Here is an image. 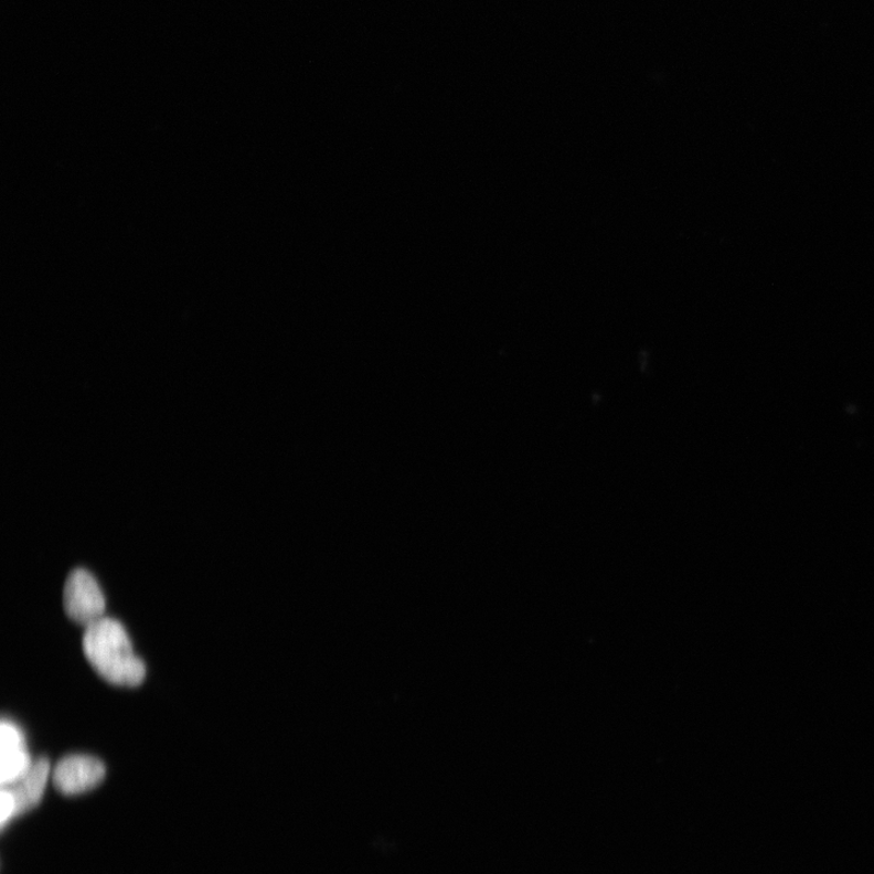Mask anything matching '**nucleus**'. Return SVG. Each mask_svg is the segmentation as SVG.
I'll return each instance as SVG.
<instances>
[{
  "label": "nucleus",
  "instance_id": "nucleus-5",
  "mask_svg": "<svg viewBox=\"0 0 874 874\" xmlns=\"http://www.w3.org/2000/svg\"><path fill=\"white\" fill-rule=\"evenodd\" d=\"M49 776H51V764L45 758H40L33 761L30 770L17 782L7 786L15 800L17 817L41 803Z\"/></svg>",
  "mask_w": 874,
  "mask_h": 874
},
{
  "label": "nucleus",
  "instance_id": "nucleus-2",
  "mask_svg": "<svg viewBox=\"0 0 874 874\" xmlns=\"http://www.w3.org/2000/svg\"><path fill=\"white\" fill-rule=\"evenodd\" d=\"M67 616L87 628L105 617L106 601L99 583L87 569L72 571L64 589Z\"/></svg>",
  "mask_w": 874,
  "mask_h": 874
},
{
  "label": "nucleus",
  "instance_id": "nucleus-3",
  "mask_svg": "<svg viewBox=\"0 0 874 874\" xmlns=\"http://www.w3.org/2000/svg\"><path fill=\"white\" fill-rule=\"evenodd\" d=\"M105 775L102 760L92 756L72 755L56 764L53 782L60 793L77 796L99 786Z\"/></svg>",
  "mask_w": 874,
  "mask_h": 874
},
{
  "label": "nucleus",
  "instance_id": "nucleus-6",
  "mask_svg": "<svg viewBox=\"0 0 874 874\" xmlns=\"http://www.w3.org/2000/svg\"><path fill=\"white\" fill-rule=\"evenodd\" d=\"M14 818H17L15 800L9 789L2 787V792H0V824H2V829Z\"/></svg>",
  "mask_w": 874,
  "mask_h": 874
},
{
  "label": "nucleus",
  "instance_id": "nucleus-1",
  "mask_svg": "<svg viewBox=\"0 0 874 874\" xmlns=\"http://www.w3.org/2000/svg\"><path fill=\"white\" fill-rule=\"evenodd\" d=\"M85 658L109 684L136 688L143 682L146 667L134 652L127 630L114 618L104 617L85 628Z\"/></svg>",
  "mask_w": 874,
  "mask_h": 874
},
{
  "label": "nucleus",
  "instance_id": "nucleus-4",
  "mask_svg": "<svg viewBox=\"0 0 874 874\" xmlns=\"http://www.w3.org/2000/svg\"><path fill=\"white\" fill-rule=\"evenodd\" d=\"M0 782L2 787L17 782L26 774L34 760L28 750L21 728L4 720L0 726Z\"/></svg>",
  "mask_w": 874,
  "mask_h": 874
}]
</instances>
